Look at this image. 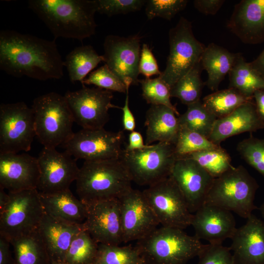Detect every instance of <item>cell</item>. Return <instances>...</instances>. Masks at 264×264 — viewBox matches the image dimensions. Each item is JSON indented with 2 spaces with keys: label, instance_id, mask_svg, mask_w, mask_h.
I'll use <instances>...</instances> for the list:
<instances>
[{
  "label": "cell",
  "instance_id": "cell-52",
  "mask_svg": "<svg viewBox=\"0 0 264 264\" xmlns=\"http://www.w3.org/2000/svg\"><path fill=\"white\" fill-rule=\"evenodd\" d=\"M258 209L260 210V213L261 214V215H262V217L264 219V202H263L261 205V206H260V207Z\"/></svg>",
  "mask_w": 264,
  "mask_h": 264
},
{
  "label": "cell",
  "instance_id": "cell-16",
  "mask_svg": "<svg viewBox=\"0 0 264 264\" xmlns=\"http://www.w3.org/2000/svg\"><path fill=\"white\" fill-rule=\"evenodd\" d=\"M85 229L98 243L119 245L123 242L120 202L118 198L98 200L87 204Z\"/></svg>",
  "mask_w": 264,
  "mask_h": 264
},
{
  "label": "cell",
  "instance_id": "cell-14",
  "mask_svg": "<svg viewBox=\"0 0 264 264\" xmlns=\"http://www.w3.org/2000/svg\"><path fill=\"white\" fill-rule=\"evenodd\" d=\"M141 38L139 34L126 37L109 35L104 40V62L127 88L139 84Z\"/></svg>",
  "mask_w": 264,
  "mask_h": 264
},
{
  "label": "cell",
  "instance_id": "cell-41",
  "mask_svg": "<svg viewBox=\"0 0 264 264\" xmlns=\"http://www.w3.org/2000/svg\"><path fill=\"white\" fill-rule=\"evenodd\" d=\"M187 0H148L145 4V13L149 20L156 17L169 21L186 7Z\"/></svg>",
  "mask_w": 264,
  "mask_h": 264
},
{
  "label": "cell",
  "instance_id": "cell-40",
  "mask_svg": "<svg viewBox=\"0 0 264 264\" xmlns=\"http://www.w3.org/2000/svg\"><path fill=\"white\" fill-rule=\"evenodd\" d=\"M81 84L82 86L93 85L106 90L125 93L129 88L106 64L90 72Z\"/></svg>",
  "mask_w": 264,
  "mask_h": 264
},
{
  "label": "cell",
  "instance_id": "cell-30",
  "mask_svg": "<svg viewBox=\"0 0 264 264\" xmlns=\"http://www.w3.org/2000/svg\"><path fill=\"white\" fill-rule=\"evenodd\" d=\"M229 88L238 90L246 97L253 98L255 91L264 90V79L238 53L229 74Z\"/></svg>",
  "mask_w": 264,
  "mask_h": 264
},
{
  "label": "cell",
  "instance_id": "cell-1",
  "mask_svg": "<svg viewBox=\"0 0 264 264\" xmlns=\"http://www.w3.org/2000/svg\"><path fill=\"white\" fill-rule=\"evenodd\" d=\"M64 66L55 40L13 30L0 31V69L8 75L40 81L60 79Z\"/></svg>",
  "mask_w": 264,
  "mask_h": 264
},
{
  "label": "cell",
  "instance_id": "cell-23",
  "mask_svg": "<svg viewBox=\"0 0 264 264\" xmlns=\"http://www.w3.org/2000/svg\"><path fill=\"white\" fill-rule=\"evenodd\" d=\"M263 129L264 121L260 117L255 104L251 100L244 103L228 115L217 119L208 139L220 146L222 141L230 137Z\"/></svg>",
  "mask_w": 264,
  "mask_h": 264
},
{
  "label": "cell",
  "instance_id": "cell-35",
  "mask_svg": "<svg viewBox=\"0 0 264 264\" xmlns=\"http://www.w3.org/2000/svg\"><path fill=\"white\" fill-rule=\"evenodd\" d=\"M93 264H145L137 247L99 243Z\"/></svg>",
  "mask_w": 264,
  "mask_h": 264
},
{
  "label": "cell",
  "instance_id": "cell-48",
  "mask_svg": "<svg viewBox=\"0 0 264 264\" xmlns=\"http://www.w3.org/2000/svg\"><path fill=\"white\" fill-rule=\"evenodd\" d=\"M147 146L144 144L141 134L138 132L134 131L131 132L129 134V144L125 150L127 151L142 150Z\"/></svg>",
  "mask_w": 264,
  "mask_h": 264
},
{
  "label": "cell",
  "instance_id": "cell-22",
  "mask_svg": "<svg viewBox=\"0 0 264 264\" xmlns=\"http://www.w3.org/2000/svg\"><path fill=\"white\" fill-rule=\"evenodd\" d=\"M229 247L236 264H264V222L252 214L237 228Z\"/></svg>",
  "mask_w": 264,
  "mask_h": 264
},
{
  "label": "cell",
  "instance_id": "cell-21",
  "mask_svg": "<svg viewBox=\"0 0 264 264\" xmlns=\"http://www.w3.org/2000/svg\"><path fill=\"white\" fill-rule=\"evenodd\" d=\"M227 27L244 44L263 42L264 0H241L235 5Z\"/></svg>",
  "mask_w": 264,
  "mask_h": 264
},
{
  "label": "cell",
  "instance_id": "cell-43",
  "mask_svg": "<svg viewBox=\"0 0 264 264\" xmlns=\"http://www.w3.org/2000/svg\"><path fill=\"white\" fill-rule=\"evenodd\" d=\"M198 256V264H236L230 247L222 244H204Z\"/></svg>",
  "mask_w": 264,
  "mask_h": 264
},
{
  "label": "cell",
  "instance_id": "cell-8",
  "mask_svg": "<svg viewBox=\"0 0 264 264\" xmlns=\"http://www.w3.org/2000/svg\"><path fill=\"white\" fill-rule=\"evenodd\" d=\"M8 193L0 209V236L10 242L38 229L44 212L37 189Z\"/></svg>",
  "mask_w": 264,
  "mask_h": 264
},
{
  "label": "cell",
  "instance_id": "cell-29",
  "mask_svg": "<svg viewBox=\"0 0 264 264\" xmlns=\"http://www.w3.org/2000/svg\"><path fill=\"white\" fill-rule=\"evenodd\" d=\"M104 62L92 46L83 45L75 47L66 57L64 65L72 83L82 82L99 63Z\"/></svg>",
  "mask_w": 264,
  "mask_h": 264
},
{
  "label": "cell",
  "instance_id": "cell-20",
  "mask_svg": "<svg viewBox=\"0 0 264 264\" xmlns=\"http://www.w3.org/2000/svg\"><path fill=\"white\" fill-rule=\"evenodd\" d=\"M191 225L196 237L211 244H222L226 239L232 238L237 229L231 212L208 204L193 214Z\"/></svg>",
  "mask_w": 264,
  "mask_h": 264
},
{
  "label": "cell",
  "instance_id": "cell-19",
  "mask_svg": "<svg viewBox=\"0 0 264 264\" xmlns=\"http://www.w3.org/2000/svg\"><path fill=\"white\" fill-rule=\"evenodd\" d=\"M40 177L37 158L28 154H0V188L8 192L37 189Z\"/></svg>",
  "mask_w": 264,
  "mask_h": 264
},
{
  "label": "cell",
  "instance_id": "cell-27",
  "mask_svg": "<svg viewBox=\"0 0 264 264\" xmlns=\"http://www.w3.org/2000/svg\"><path fill=\"white\" fill-rule=\"evenodd\" d=\"M238 55L214 43L209 44L200 60L202 68L208 73L205 85L212 91H217L220 83L233 67Z\"/></svg>",
  "mask_w": 264,
  "mask_h": 264
},
{
  "label": "cell",
  "instance_id": "cell-3",
  "mask_svg": "<svg viewBox=\"0 0 264 264\" xmlns=\"http://www.w3.org/2000/svg\"><path fill=\"white\" fill-rule=\"evenodd\" d=\"M75 181L79 199L86 204L119 198L132 188V181L120 158L84 161Z\"/></svg>",
  "mask_w": 264,
  "mask_h": 264
},
{
  "label": "cell",
  "instance_id": "cell-18",
  "mask_svg": "<svg viewBox=\"0 0 264 264\" xmlns=\"http://www.w3.org/2000/svg\"><path fill=\"white\" fill-rule=\"evenodd\" d=\"M118 199L123 242L138 241L157 228L159 223L142 191L132 188Z\"/></svg>",
  "mask_w": 264,
  "mask_h": 264
},
{
  "label": "cell",
  "instance_id": "cell-53",
  "mask_svg": "<svg viewBox=\"0 0 264 264\" xmlns=\"http://www.w3.org/2000/svg\"><path fill=\"white\" fill-rule=\"evenodd\" d=\"M51 264H68L65 262H52Z\"/></svg>",
  "mask_w": 264,
  "mask_h": 264
},
{
  "label": "cell",
  "instance_id": "cell-17",
  "mask_svg": "<svg viewBox=\"0 0 264 264\" xmlns=\"http://www.w3.org/2000/svg\"><path fill=\"white\" fill-rule=\"evenodd\" d=\"M170 176L182 193L191 213L204 204L215 178L196 161L187 157L176 159Z\"/></svg>",
  "mask_w": 264,
  "mask_h": 264
},
{
  "label": "cell",
  "instance_id": "cell-38",
  "mask_svg": "<svg viewBox=\"0 0 264 264\" xmlns=\"http://www.w3.org/2000/svg\"><path fill=\"white\" fill-rule=\"evenodd\" d=\"M174 146L177 158L195 152L220 146L214 144L200 134L181 127H180Z\"/></svg>",
  "mask_w": 264,
  "mask_h": 264
},
{
  "label": "cell",
  "instance_id": "cell-10",
  "mask_svg": "<svg viewBox=\"0 0 264 264\" xmlns=\"http://www.w3.org/2000/svg\"><path fill=\"white\" fill-rule=\"evenodd\" d=\"M142 193L162 226L183 230L191 225L193 214L170 176L148 186Z\"/></svg>",
  "mask_w": 264,
  "mask_h": 264
},
{
  "label": "cell",
  "instance_id": "cell-6",
  "mask_svg": "<svg viewBox=\"0 0 264 264\" xmlns=\"http://www.w3.org/2000/svg\"><path fill=\"white\" fill-rule=\"evenodd\" d=\"M36 136L46 148H56L73 135L74 118L64 95L50 92L36 97L31 107Z\"/></svg>",
  "mask_w": 264,
  "mask_h": 264
},
{
  "label": "cell",
  "instance_id": "cell-28",
  "mask_svg": "<svg viewBox=\"0 0 264 264\" xmlns=\"http://www.w3.org/2000/svg\"><path fill=\"white\" fill-rule=\"evenodd\" d=\"M10 242L13 247L15 264H51L38 229Z\"/></svg>",
  "mask_w": 264,
  "mask_h": 264
},
{
  "label": "cell",
  "instance_id": "cell-33",
  "mask_svg": "<svg viewBox=\"0 0 264 264\" xmlns=\"http://www.w3.org/2000/svg\"><path fill=\"white\" fill-rule=\"evenodd\" d=\"M187 106L186 111L178 116L180 127L196 132L208 139L217 118L200 101Z\"/></svg>",
  "mask_w": 264,
  "mask_h": 264
},
{
  "label": "cell",
  "instance_id": "cell-25",
  "mask_svg": "<svg viewBox=\"0 0 264 264\" xmlns=\"http://www.w3.org/2000/svg\"><path fill=\"white\" fill-rule=\"evenodd\" d=\"M176 114L163 105H151L146 114V145L155 142L175 145L180 126Z\"/></svg>",
  "mask_w": 264,
  "mask_h": 264
},
{
  "label": "cell",
  "instance_id": "cell-9",
  "mask_svg": "<svg viewBox=\"0 0 264 264\" xmlns=\"http://www.w3.org/2000/svg\"><path fill=\"white\" fill-rule=\"evenodd\" d=\"M170 46L164 70L159 76L170 88L200 61L206 46L195 37L192 23L181 17L169 32Z\"/></svg>",
  "mask_w": 264,
  "mask_h": 264
},
{
  "label": "cell",
  "instance_id": "cell-39",
  "mask_svg": "<svg viewBox=\"0 0 264 264\" xmlns=\"http://www.w3.org/2000/svg\"><path fill=\"white\" fill-rule=\"evenodd\" d=\"M237 150L247 163L264 177V138L251 134L238 144Z\"/></svg>",
  "mask_w": 264,
  "mask_h": 264
},
{
  "label": "cell",
  "instance_id": "cell-24",
  "mask_svg": "<svg viewBox=\"0 0 264 264\" xmlns=\"http://www.w3.org/2000/svg\"><path fill=\"white\" fill-rule=\"evenodd\" d=\"M83 228V223H69L53 218L44 213L38 230L51 263L65 261L72 240Z\"/></svg>",
  "mask_w": 264,
  "mask_h": 264
},
{
  "label": "cell",
  "instance_id": "cell-13",
  "mask_svg": "<svg viewBox=\"0 0 264 264\" xmlns=\"http://www.w3.org/2000/svg\"><path fill=\"white\" fill-rule=\"evenodd\" d=\"M64 96L74 122L82 129L104 128L109 120V110L119 108L111 103L112 91L98 87L83 86L78 90L67 91Z\"/></svg>",
  "mask_w": 264,
  "mask_h": 264
},
{
  "label": "cell",
  "instance_id": "cell-50",
  "mask_svg": "<svg viewBox=\"0 0 264 264\" xmlns=\"http://www.w3.org/2000/svg\"><path fill=\"white\" fill-rule=\"evenodd\" d=\"M250 64L252 68L264 79V49L257 58Z\"/></svg>",
  "mask_w": 264,
  "mask_h": 264
},
{
  "label": "cell",
  "instance_id": "cell-12",
  "mask_svg": "<svg viewBox=\"0 0 264 264\" xmlns=\"http://www.w3.org/2000/svg\"><path fill=\"white\" fill-rule=\"evenodd\" d=\"M123 131L112 132L104 128L82 129L74 132L62 145L65 151L76 160L98 161L119 158L123 149Z\"/></svg>",
  "mask_w": 264,
  "mask_h": 264
},
{
  "label": "cell",
  "instance_id": "cell-2",
  "mask_svg": "<svg viewBox=\"0 0 264 264\" xmlns=\"http://www.w3.org/2000/svg\"><path fill=\"white\" fill-rule=\"evenodd\" d=\"M28 6L55 38L82 41L95 33L96 0H29Z\"/></svg>",
  "mask_w": 264,
  "mask_h": 264
},
{
  "label": "cell",
  "instance_id": "cell-47",
  "mask_svg": "<svg viewBox=\"0 0 264 264\" xmlns=\"http://www.w3.org/2000/svg\"><path fill=\"white\" fill-rule=\"evenodd\" d=\"M10 242L0 236V264H15L10 248Z\"/></svg>",
  "mask_w": 264,
  "mask_h": 264
},
{
  "label": "cell",
  "instance_id": "cell-11",
  "mask_svg": "<svg viewBox=\"0 0 264 264\" xmlns=\"http://www.w3.org/2000/svg\"><path fill=\"white\" fill-rule=\"evenodd\" d=\"M36 136L33 110L23 102L0 105V154L31 149Z\"/></svg>",
  "mask_w": 264,
  "mask_h": 264
},
{
  "label": "cell",
  "instance_id": "cell-15",
  "mask_svg": "<svg viewBox=\"0 0 264 264\" xmlns=\"http://www.w3.org/2000/svg\"><path fill=\"white\" fill-rule=\"evenodd\" d=\"M40 177L37 189L43 194H52L69 189L76 181L80 168L76 159L64 151L44 147L37 157Z\"/></svg>",
  "mask_w": 264,
  "mask_h": 264
},
{
  "label": "cell",
  "instance_id": "cell-49",
  "mask_svg": "<svg viewBox=\"0 0 264 264\" xmlns=\"http://www.w3.org/2000/svg\"><path fill=\"white\" fill-rule=\"evenodd\" d=\"M253 99L255 101L258 114L264 121V90L259 89L255 91L253 94Z\"/></svg>",
  "mask_w": 264,
  "mask_h": 264
},
{
  "label": "cell",
  "instance_id": "cell-26",
  "mask_svg": "<svg viewBox=\"0 0 264 264\" xmlns=\"http://www.w3.org/2000/svg\"><path fill=\"white\" fill-rule=\"evenodd\" d=\"M40 200L47 215L69 223L82 224L86 219L87 207L70 189L52 194L39 192Z\"/></svg>",
  "mask_w": 264,
  "mask_h": 264
},
{
  "label": "cell",
  "instance_id": "cell-36",
  "mask_svg": "<svg viewBox=\"0 0 264 264\" xmlns=\"http://www.w3.org/2000/svg\"><path fill=\"white\" fill-rule=\"evenodd\" d=\"M180 157H187L194 160L214 178L219 177L233 167L229 154L220 146Z\"/></svg>",
  "mask_w": 264,
  "mask_h": 264
},
{
  "label": "cell",
  "instance_id": "cell-44",
  "mask_svg": "<svg viewBox=\"0 0 264 264\" xmlns=\"http://www.w3.org/2000/svg\"><path fill=\"white\" fill-rule=\"evenodd\" d=\"M139 72L146 78L153 75H161L156 60L148 44H143L141 51L139 64Z\"/></svg>",
  "mask_w": 264,
  "mask_h": 264
},
{
  "label": "cell",
  "instance_id": "cell-32",
  "mask_svg": "<svg viewBox=\"0 0 264 264\" xmlns=\"http://www.w3.org/2000/svg\"><path fill=\"white\" fill-rule=\"evenodd\" d=\"M202 69L199 61L172 87L171 96L178 98L182 104L187 106L200 101L205 85L201 79Z\"/></svg>",
  "mask_w": 264,
  "mask_h": 264
},
{
  "label": "cell",
  "instance_id": "cell-34",
  "mask_svg": "<svg viewBox=\"0 0 264 264\" xmlns=\"http://www.w3.org/2000/svg\"><path fill=\"white\" fill-rule=\"evenodd\" d=\"M98 244L84 228L74 237L64 262L68 264H93Z\"/></svg>",
  "mask_w": 264,
  "mask_h": 264
},
{
  "label": "cell",
  "instance_id": "cell-31",
  "mask_svg": "<svg viewBox=\"0 0 264 264\" xmlns=\"http://www.w3.org/2000/svg\"><path fill=\"white\" fill-rule=\"evenodd\" d=\"M253 99L235 88H228L206 96L202 104L218 119L228 115L244 103Z\"/></svg>",
  "mask_w": 264,
  "mask_h": 264
},
{
  "label": "cell",
  "instance_id": "cell-4",
  "mask_svg": "<svg viewBox=\"0 0 264 264\" xmlns=\"http://www.w3.org/2000/svg\"><path fill=\"white\" fill-rule=\"evenodd\" d=\"M203 245L182 229L162 226L138 240L135 246L145 264H186Z\"/></svg>",
  "mask_w": 264,
  "mask_h": 264
},
{
  "label": "cell",
  "instance_id": "cell-7",
  "mask_svg": "<svg viewBox=\"0 0 264 264\" xmlns=\"http://www.w3.org/2000/svg\"><path fill=\"white\" fill-rule=\"evenodd\" d=\"M119 158L132 181L149 186L170 176L177 157L174 144L157 142L142 150L124 149Z\"/></svg>",
  "mask_w": 264,
  "mask_h": 264
},
{
  "label": "cell",
  "instance_id": "cell-46",
  "mask_svg": "<svg viewBox=\"0 0 264 264\" xmlns=\"http://www.w3.org/2000/svg\"><path fill=\"white\" fill-rule=\"evenodd\" d=\"M129 89L126 93L125 104L123 107H119L123 111L122 122L124 129L129 132H133L136 127V122L134 116L129 107Z\"/></svg>",
  "mask_w": 264,
  "mask_h": 264
},
{
  "label": "cell",
  "instance_id": "cell-37",
  "mask_svg": "<svg viewBox=\"0 0 264 264\" xmlns=\"http://www.w3.org/2000/svg\"><path fill=\"white\" fill-rule=\"evenodd\" d=\"M142 90V95L147 103L151 105H163L174 110L177 116L180 114L171 102L170 89L158 76L139 80Z\"/></svg>",
  "mask_w": 264,
  "mask_h": 264
},
{
  "label": "cell",
  "instance_id": "cell-45",
  "mask_svg": "<svg viewBox=\"0 0 264 264\" xmlns=\"http://www.w3.org/2000/svg\"><path fill=\"white\" fill-rule=\"evenodd\" d=\"M224 0H195L194 7L205 15H215L224 3Z\"/></svg>",
  "mask_w": 264,
  "mask_h": 264
},
{
  "label": "cell",
  "instance_id": "cell-51",
  "mask_svg": "<svg viewBox=\"0 0 264 264\" xmlns=\"http://www.w3.org/2000/svg\"><path fill=\"white\" fill-rule=\"evenodd\" d=\"M9 198L8 193H6L4 189L0 188V209L6 204Z\"/></svg>",
  "mask_w": 264,
  "mask_h": 264
},
{
  "label": "cell",
  "instance_id": "cell-5",
  "mask_svg": "<svg viewBox=\"0 0 264 264\" xmlns=\"http://www.w3.org/2000/svg\"><path fill=\"white\" fill-rule=\"evenodd\" d=\"M259 185L242 165L214 178L204 204L215 205L247 219L258 208L254 204Z\"/></svg>",
  "mask_w": 264,
  "mask_h": 264
},
{
  "label": "cell",
  "instance_id": "cell-42",
  "mask_svg": "<svg viewBox=\"0 0 264 264\" xmlns=\"http://www.w3.org/2000/svg\"><path fill=\"white\" fill-rule=\"evenodd\" d=\"M97 12L109 17L140 10L145 0H96Z\"/></svg>",
  "mask_w": 264,
  "mask_h": 264
}]
</instances>
